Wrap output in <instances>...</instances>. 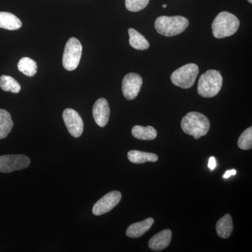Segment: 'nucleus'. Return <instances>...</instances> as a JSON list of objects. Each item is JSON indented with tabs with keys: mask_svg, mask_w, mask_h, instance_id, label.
Listing matches in <instances>:
<instances>
[{
	"mask_svg": "<svg viewBox=\"0 0 252 252\" xmlns=\"http://www.w3.org/2000/svg\"><path fill=\"white\" fill-rule=\"evenodd\" d=\"M181 127L186 134L198 140L208 133L210 123L201 113L191 112L188 113L182 119Z\"/></svg>",
	"mask_w": 252,
	"mask_h": 252,
	"instance_id": "1",
	"label": "nucleus"
},
{
	"mask_svg": "<svg viewBox=\"0 0 252 252\" xmlns=\"http://www.w3.org/2000/svg\"><path fill=\"white\" fill-rule=\"evenodd\" d=\"M240 27V21L235 15L222 11L212 24V34L217 39H223L234 34Z\"/></svg>",
	"mask_w": 252,
	"mask_h": 252,
	"instance_id": "2",
	"label": "nucleus"
},
{
	"mask_svg": "<svg viewBox=\"0 0 252 252\" xmlns=\"http://www.w3.org/2000/svg\"><path fill=\"white\" fill-rule=\"evenodd\" d=\"M189 25V20L183 16H160L156 20V30L165 36L178 35L185 31Z\"/></svg>",
	"mask_w": 252,
	"mask_h": 252,
	"instance_id": "3",
	"label": "nucleus"
},
{
	"mask_svg": "<svg viewBox=\"0 0 252 252\" xmlns=\"http://www.w3.org/2000/svg\"><path fill=\"white\" fill-rule=\"evenodd\" d=\"M223 77L220 71L209 69L200 76L198 85V94L206 98L215 97L220 92Z\"/></svg>",
	"mask_w": 252,
	"mask_h": 252,
	"instance_id": "4",
	"label": "nucleus"
},
{
	"mask_svg": "<svg viewBox=\"0 0 252 252\" xmlns=\"http://www.w3.org/2000/svg\"><path fill=\"white\" fill-rule=\"evenodd\" d=\"M198 74V66L194 63H189L172 73L170 79L174 85L187 89L193 86Z\"/></svg>",
	"mask_w": 252,
	"mask_h": 252,
	"instance_id": "5",
	"label": "nucleus"
},
{
	"mask_svg": "<svg viewBox=\"0 0 252 252\" xmlns=\"http://www.w3.org/2000/svg\"><path fill=\"white\" fill-rule=\"evenodd\" d=\"M82 45L77 38L71 37L66 43L63 56V65L68 71L77 69L82 54Z\"/></svg>",
	"mask_w": 252,
	"mask_h": 252,
	"instance_id": "6",
	"label": "nucleus"
},
{
	"mask_svg": "<svg viewBox=\"0 0 252 252\" xmlns=\"http://www.w3.org/2000/svg\"><path fill=\"white\" fill-rule=\"evenodd\" d=\"M31 160L22 154L0 156V172L9 173L29 166Z\"/></svg>",
	"mask_w": 252,
	"mask_h": 252,
	"instance_id": "7",
	"label": "nucleus"
},
{
	"mask_svg": "<svg viewBox=\"0 0 252 252\" xmlns=\"http://www.w3.org/2000/svg\"><path fill=\"white\" fill-rule=\"evenodd\" d=\"M122 198V193L117 190L109 192L94 204L93 207V214L95 216H100L110 212L120 203Z\"/></svg>",
	"mask_w": 252,
	"mask_h": 252,
	"instance_id": "8",
	"label": "nucleus"
},
{
	"mask_svg": "<svg viewBox=\"0 0 252 252\" xmlns=\"http://www.w3.org/2000/svg\"><path fill=\"white\" fill-rule=\"evenodd\" d=\"M142 78L136 73L126 74L122 81V92L127 100H132L138 95L142 86Z\"/></svg>",
	"mask_w": 252,
	"mask_h": 252,
	"instance_id": "9",
	"label": "nucleus"
},
{
	"mask_svg": "<svg viewBox=\"0 0 252 252\" xmlns=\"http://www.w3.org/2000/svg\"><path fill=\"white\" fill-rule=\"evenodd\" d=\"M63 121L67 127L68 132L74 137H80L84 132V122L79 113L74 109H64L63 113Z\"/></svg>",
	"mask_w": 252,
	"mask_h": 252,
	"instance_id": "10",
	"label": "nucleus"
},
{
	"mask_svg": "<svg viewBox=\"0 0 252 252\" xmlns=\"http://www.w3.org/2000/svg\"><path fill=\"white\" fill-rule=\"evenodd\" d=\"M93 116L97 125L104 127L108 124L110 108L108 101L105 98H99L94 102L93 107Z\"/></svg>",
	"mask_w": 252,
	"mask_h": 252,
	"instance_id": "11",
	"label": "nucleus"
},
{
	"mask_svg": "<svg viewBox=\"0 0 252 252\" xmlns=\"http://www.w3.org/2000/svg\"><path fill=\"white\" fill-rule=\"evenodd\" d=\"M172 231L165 229L159 232L151 238L149 242V247L155 252H160L169 246L171 242Z\"/></svg>",
	"mask_w": 252,
	"mask_h": 252,
	"instance_id": "12",
	"label": "nucleus"
},
{
	"mask_svg": "<svg viewBox=\"0 0 252 252\" xmlns=\"http://www.w3.org/2000/svg\"><path fill=\"white\" fill-rule=\"evenodd\" d=\"M154 223L153 218H148L142 221L132 223L126 230V235L131 238H140L150 230Z\"/></svg>",
	"mask_w": 252,
	"mask_h": 252,
	"instance_id": "13",
	"label": "nucleus"
},
{
	"mask_svg": "<svg viewBox=\"0 0 252 252\" xmlns=\"http://www.w3.org/2000/svg\"><path fill=\"white\" fill-rule=\"evenodd\" d=\"M216 230L217 235L220 238H229L233 230V220L229 214H226L225 216L219 220L216 224Z\"/></svg>",
	"mask_w": 252,
	"mask_h": 252,
	"instance_id": "14",
	"label": "nucleus"
},
{
	"mask_svg": "<svg viewBox=\"0 0 252 252\" xmlns=\"http://www.w3.org/2000/svg\"><path fill=\"white\" fill-rule=\"evenodd\" d=\"M21 20L9 12H0V28L8 31H16L22 27Z\"/></svg>",
	"mask_w": 252,
	"mask_h": 252,
	"instance_id": "15",
	"label": "nucleus"
},
{
	"mask_svg": "<svg viewBox=\"0 0 252 252\" xmlns=\"http://www.w3.org/2000/svg\"><path fill=\"white\" fill-rule=\"evenodd\" d=\"M132 135L137 140H153L157 138V131L152 126H135L132 127Z\"/></svg>",
	"mask_w": 252,
	"mask_h": 252,
	"instance_id": "16",
	"label": "nucleus"
},
{
	"mask_svg": "<svg viewBox=\"0 0 252 252\" xmlns=\"http://www.w3.org/2000/svg\"><path fill=\"white\" fill-rule=\"evenodd\" d=\"M127 158L132 163L141 164L147 162H157L158 157L157 154L132 150L127 153Z\"/></svg>",
	"mask_w": 252,
	"mask_h": 252,
	"instance_id": "17",
	"label": "nucleus"
},
{
	"mask_svg": "<svg viewBox=\"0 0 252 252\" xmlns=\"http://www.w3.org/2000/svg\"><path fill=\"white\" fill-rule=\"evenodd\" d=\"M128 34L129 36H130L129 43H130V45L132 48L137 50H140V51H144V50L149 49V41L139 32L133 29V28H130L128 30Z\"/></svg>",
	"mask_w": 252,
	"mask_h": 252,
	"instance_id": "18",
	"label": "nucleus"
},
{
	"mask_svg": "<svg viewBox=\"0 0 252 252\" xmlns=\"http://www.w3.org/2000/svg\"><path fill=\"white\" fill-rule=\"evenodd\" d=\"M14 126L11 114L4 109H0V140L7 137Z\"/></svg>",
	"mask_w": 252,
	"mask_h": 252,
	"instance_id": "19",
	"label": "nucleus"
},
{
	"mask_svg": "<svg viewBox=\"0 0 252 252\" xmlns=\"http://www.w3.org/2000/svg\"><path fill=\"white\" fill-rule=\"evenodd\" d=\"M18 70L28 77H34L37 71V64L31 58L23 57L18 63Z\"/></svg>",
	"mask_w": 252,
	"mask_h": 252,
	"instance_id": "20",
	"label": "nucleus"
},
{
	"mask_svg": "<svg viewBox=\"0 0 252 252\" xmlns=\"http://www.w3.org/2000/svg\"><path fill=\"white\" fill-rule=\"evenodd\" d=\"M0 88L1 90L13 94H18L21 90V86L14 78L7 75L0 77Z\"/></svg>",
	"mask_w": 252,
	"mask_h": 252,
	"instance_id": "21",
	"label": "nucleus"
},
{
	"mask_svg": "<svg viewBox=\"0 0 252 252\" xmlns=\"http://www.w3.org/2000/svg\"><path fill=\"white\" fill-rule=\"evenodd\" d=\"M239 148L243 150H250L252 147V127H248L239 137L238 141Z\"/></svg>",
	"mask_w": 252,
	"mask_h": 252,
	"instance_id": "22",
	"label": "nucleus"
},
{
	"mask_svg": "<svg viewBox=\"0 0 252 252\" xmlns=\"http://www.w3.org/2000/svg\"><path fill=\"white\" fill-rule=\"evenodd\" d=\"M149 0H126V9L132 12H138L147 7Z\"/></svg>",
	"mask_w": 252,
	"mask_h": 252,
	"instance_id": "23",
	"label": "nucleus"
},
{
	"mask_svg": "<svg viewBox=\"0 0 252 252\" xmlns=\"http://www.w3.org/2000/svg\"><path fill=\"white\" fill-rule=\"evenodd\" d=\"M217 166L216 158L215 157H210L209 159L208 167L211 170H214Z\"/></svg>",
	"mask_w": 252,
	"mask_h": 252,
	"instance_id": "24",
	"label": "nucleus"
},
{
	"mask_svg": "<svg viewBox=\"0 0 252 252\" xmlns=\"http://www.w3.org/2000/svg\"><path fill=\"white\" fill-rule=\"evenodd\" d=\"M236 173L237 172L235 170H227V171L225 172L224 175H223V178H229L232 175H236Z\"/></svg>",
	"mask_w": 252,
	"mask_h": 252,
	"instance_id": "25",
	"label": "nucleus"
},
{
	"mask_svg": "<svg viewBox=\"0 0 252 252\" xmlns=\"http://www.w3.org/2000/svg\"><path fill=\"white\" fill-rule=\"evenodd\" d=\"M162 7H163L164 9H165V8H167V5L166 4L162 5Z\"/></svg>",
	"mask_w": 252,
	"mask_h": 252,
	"instance_id": "26",
	"label": "nucleus"
},
{
	"mask_svg": "<svg viewBox=\"0 0 252 252\" xmlns=\"http://www.w3.org/2000/svg\"><path fill=\"white\" fill-rule=\"evenodd\" d=\"M248 1H249V2L250 3V4H252V0H248Z\"/></svg>",
	"mask_w": 252,
	"mask_h": 252,
	"instance_id": "27",
	"label": "nucleus"
}]
</instances>
